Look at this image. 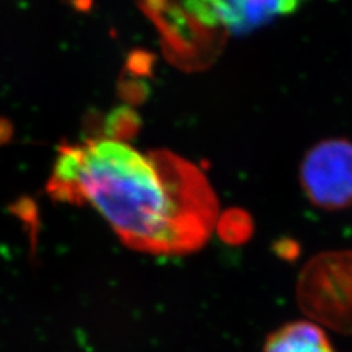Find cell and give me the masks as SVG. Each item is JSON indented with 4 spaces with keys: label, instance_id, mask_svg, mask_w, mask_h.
Masks as SVG:
<instances>
[{
    "label": "cell",
    "instance_id": "cell-1",
    "mask_svg": "<svg viewBox=\"0 0 352 352\" xmlns=\"http://www.w3.org/2000/svg\"><path fill=\"white\" fill-rule=\"evenodd\" d=\"M47 191L54 200L90 204L125 245L154 256L201 248L217 219L212 185L192 163L119 140L62 146Z\"/></svg>",
    "mask_w": 352,
    "mask_h": 352
},
{
    "label": "cell",
    "instance_id": "cell-2",
    "mask_svg": "<svg viewBox=\"0 0 352 352\" xmlns=\"http://www.w3.org/2000/svg\"><path fill=\"white\" fill-rule=\"evenodd\" d=\"M296 300L313 320L352 333V251H327L308 261L296 285Z\"/></svg>",
    "mask_w": 352,
    "mask_h": 352
},
{
    "label": "cell",
    "instance_id": "cell-3",
    "mask_svg": "<svg viewBox=\"0 0 352 352\" xmlns=\"http://www.w3.org/2000/svg\"><path fill=\"white\" fill-rule=\"evenodd\" d=\"M301 186L316 207L344 210L352 206V142L332 138L307 151L300 168Z\"/></svg>",
    "mask_w": 352,
    "mask_h": 352
},
{
    "label": "cell",
    "instance_id": "cell-4",
    "mask_svg": "<svg viewBox=\"0 0 352 352\" xmlns=\"http://www.w3.org/2000/svg\"><path fill=\"white\" fill-rule=\"evenodd\" d=\"M263 352H335V349L322 327L310 322H292L269 335Z\"/></svg>",
    "mask_w": 352,
    "mask_h": 352
},
{
    "label": "cell",
    "instance_id": "cell-5",
    "mask_svg": "<svg viewBox=\"0 0 352 352\" xmlns=\"http://www.w3.org/2000/svg\"><path fill=\"white\" fill-rule=\"evenodd\" d=\"M252 234V222L244 212H229L220 223V235L230 244H242Z\"/></svg>",
    "mask_w": 352,
    "mask_h": 352
},
{
    "label": "cell",
    "instance_id": "cell-6",
    "mask_svg": "<svg viewBox=\"0 0 352 352\" xmlns=\"http://www.w3.org/2000/svg\"><path fill=\"white\" fill-rule=\"evenodd\" d=\"M276 250L279 251V256L282 258H292V257H296V254H298L300 248L294 241H280L279 245L276 247Z\"/></svg>",
    "mask_w": 352,
    "mask_h": 352
}]
</instances>
